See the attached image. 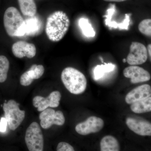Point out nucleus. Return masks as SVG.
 Returning a JSON list of instances; mask_svg holds the SVG:
<instances>
[{
	"mask_svg": "<svg viewBox=\"0 0 151 151\" xmlns=\"http://www.w3.org/2000/svg\"><path fill=\"white\" fill-rule=\"evenodd\" d=\"M8 122L5 118H1L0 120V132H4L6 130Z\"/></svg>",
	"mask_w": 151,
	"mask_h": 151,
	"instance_id": "nucleus-24",
	"label": "nucleus"
},
{
	"mask_svg": "<svg viewBox=\"0 0 151 151\" xmlns=\"http://www.w3.org/2000/svg\"><path fill=\"white\" fill-rule=\"evenodd\" d=\"M132 112L136 113H143L151 112V96L131 104Z\"/></svg>",
	"mask_w": 151,
	"mask_h": 151,
	"instance_id": "nucleus-17",
	"label": "nucleus"
},
{
	"mask_svg": "<svg viewBox=\"0 0 151 151\" xmlns=\"http://www.w3.org/2000/svg\"><path fill=\"white\" fill-rule=\"evenodd\" d=\"M100 151H120L119 141L111 135L103 137L100 141Z\"/></svg>",
	"mask_w": 151,
	"mask_h": 151,
	"instance_id": "nucleus-15",
	"label": "nucleus"
},
{
	"mask_svg": "<svg viewBox=\"0 0 151 151\" xmlns=\"http://www.w3.org/2000/svg\"><path fill=\"white\" fill-rule=\"evenodd\" d=\"M25 142L29 151H43V134L40 126L37 122H32L28 127Z\"/></svg>",
	"mask_w": 151,
	"mask_h": 151,
	"instance_id": "nucleus-5",
	"label": "nucleus"
},
{
	"mask_svg": "<svg viewBox=\"0 0 151 151\" xmlns=\"http://www.w3.org/2000/svg\"><path fill=\"white\" fill-rule=\"evenodd\" d=\"M123 74L126 78L131 79L130 81L132 84L146 82L151 79L150 74L148 71L137 65L126 68L123 71Z\"/></svg>",
	"mask_w": 151,
	"mask_h": 151,
	"instance_id": "nucleus-10",
	"label": "nucleus"
},
{
	"mask_svg": "<svg viewBox=\"0 0 151 151\" xmlns=\"http://www.w3.org/2000/svg\"><path fill=\"white\" fill-rule=\"evenodd\" d=\"M123 62H127V59H123Z\"/></svg>",
	"mask_w": 151,
	"mask_h": 151,
	"instance_id": "nucleus-27",
	"label": "nucleus"
},
{
	"mask_svg": "<svg viewBox=\"0 0 151 151\" xmlns=\"http://www.w3.org/2000/svg\"><path fill=\"white\" fill-rule=\"evenodd\" d=\"M104 126V121L95 116H90L86 121L76 126L75 130L79 134L85 136L92 133L99 132Z\"/></svg>",
	"mask_w": 151,
	"mask_h": 151,
	"instance_id": "nucleus-8",
	"label": "nucleus"
},
{
	"mask_svg": "<svg viewBox=\"0 0 151 151\" xmlns=\"http://www.w3.org/2000/svg\"><path fill=\"white\" fill-rule=\"evenodd\" d=\"M12 51L16 57L22 58L26 57L29 58L34 57L36 54V48L33 44L24 41H19L13 45Z\"/></svg>",
	"mask_w": 151,
	"mask_h": 151,
	"instance_id": "nucleus-12",
	"label": "nucleus"
},
{
	"mask_svg": "<svg viewBox=\"0 0 151 151\" xmlns=\"http://www.w3.org/2000/svg\"><path fill=\"white\" fill-rule=\"evenodd\" d=\"M148 51L146 47L140 42H133L130 47V51L127 62L131 65H141L147 61Z\"/></svg>",
	"mask_w": 151,
	"mask_h": 151,
	"instance_id": "nucleus-7",
	"label": "nucleus"
},
{
	"mask_svg": "<svg viewBox=\"0 0 151 151\" xmlns=\"http://www.w3.org/2000/svg\"><path fill=\"white\" fill-rule=\"evenodd\" d=\"M147 50L148 54L149 55V56L150 57V59L151 61V44L148 45Z\"/></svg>",
	"mask_w": 151,
	"mask_h": 151,
	"instance_id": "nucleus-25",
	"label": "nucleus"
},
{
	"mask_svg": "<svg viewBox=\"0 0 151 151\" xmlns=\"http://www.w3.org/2000/svg\"><path fill=\"white\" fill-rule=\"evenodd\" d=\"M39 119L41 127L45 129H49L53 125L63 126L65 122V117L62 111H55L51 108H47L42 111Z\"/></svg>",
	"mask_w": 151,
	"mask_h": 151,
	"instance_id": "nucleus-6",
	"label": "nucleus"
},
{
	"mask_svg": "<svg viewBox=\"0 0 151 151\" xmlns=\"http://www.w3.org/2000/svg\"><path fill=\"white\" fill-rule=\"evenodd\" d=\"M138 29L144 35L151 37V19H145L141 21L138 26Z\"/></svg>",
	"mask_w": 151,
	"mask_h": 151,
	"instance_id": "nucleus-22",
	"label": "nucleus"
},
{
	"mask_svg": "<svg viewBox=\"0 0 151 151\" xmlns=\"http://www.w3.org/2000/svg\"><path fill=\"white\" fill-rule=\"evenodd\" d=\"M25 20L18 10L13 6L6 9L4 16V24L7 34L12 37H20Z\"/></svg>",
	"mask_w": 151,
	"mask_h": 151,
	"instance_id": "nucleus-3",
	"label": "nucleus"
},
{
	"mask_svg": "<svg viewBox=\"0 0 151 151\" xmlns=\"http://www.w3.org/2000/svg\"><path fill=\"white\" fill-rule=\"evenodd\" d=\"M150 96L151 86L149 84H143L129 92L125 97V101L128 104H132Z\"/></svg>",
	"mask_w": 151,
	"mask_h": 151,
	"instance_id": "nucleus-13",
	"label": "nucleus"
},
{
	"mask_svg": "<svg viewBox=\"0 0 151 151\" xmlns=\"http://www.w3.org/2000/svg\"><path fill=\"white\" fill-rule=\"evenodd\" d=\"M44 71L45 68L43 65L34 64L26 72L30 78L34 80L40 78L43 75Z\"/></svg>",
	"mask_w": 151,
	"mask_h": 151,
	"instance_id": "nucleus-21",
	"label": "nucleus"
},
{
	"mask_svg": "<svg viewBox=\"0 0 151 151\" xmlns=\"http://www.w3.org/2000/svg\"><path fill=\"white\" fill-rule=\"evenodd\" d=\"M61 95L58 91H53L47 97L37 96L33 99V105L39 112L44 111L48 107L57 108L59 106Z\"/></svg>",
	"mask_w": 151,
	"mask_h": 151,
	"instance_id": "nucleus-9",
	"label": "nucleus"
},
{
	"mask_svg": "<svg viewBox=\"0 0 151 151\" xmlns=\"http://www.w3.org/2000/svg\"><path fill=\"white\" fill-rule=\"evenodd\" d=\"M61 79L66 89L72 94H81L86 90L87 86L86 77L76 68H65L61 73Z\"/></svg>",
	"mask_w": 151,
	"mask_h": 151,
	"instance_id": "nucleus-2",
	"label": "nucleus"
},
{
	"mask_svg": "<svg viewBox=\"0 0 151 151\" xmlns=\"http://www.w3.org/2000/svg\"><path fill=\"white\" fill-rule=\"evenodd\" d=\"M56 151H75L71 145L65 142L58 143Z\"/></svg>",
	"mask_w": 151,
	"mask_h": 151,
	"instance_id": "nucleus-23",
	"label": "nucleus"
},
{
	"mask_svg": "<svg viewBox=\"0 0 151 151\" xmlns=\"http://www.w3.org/2000/svg\"><path fill=\"white\" fill-rule=\"evenodd\" d=\"M70 25L67 15L62 11H56L50 15L47 19L46 35L51 41L59 42L67 33Z\"/></svg>",
	"mask_w": 151,
	"mask_h": 151,
	"instance_id": "nucleus-1",
	"label": "nucleus"
},
{
	"mask_svg": "<svg viewBox=\"0 0 151 151\" xmlns=\"http://www.w3.org/2000/svg\"><path fill=\"white\" fill-rule=\"evenodd\" d=\"M40 24L39 20L36 18H32L25 20L24 24L21 32L20 37L25 35H35L39 33L40 31Z\"/></svg>",
	"mask_w": 151,
	"mask_h": 151,
	"instance_id": "nucleus-14",
	"label": "nucleus"
},
{
	"mask_svg": "<svg viewBox=\"0 0 151 151\" xmlns=\"http://www.w3.org/2000/svg\"><path fill=\"white\" fill-rule=\"evenodd\" d=\"M127 127L135 134L142 136H151V123L144 119L128 117Z\"/></svg>",
	"mask_w": 151,
	"mask_h": 151,
	"instance_id": "nucleus-11",
	"label": "nucleus"
},
{
	"mask_svg": "<svg viewBox=\"0 0 151 151\" xmlns=\"http://www.w3.org/2000/svg\"><path fill=\"white\" fill-rule=\"evenodd\" d=\"M20 9L24 15L32 17L37 12L36 5L34 0H18Z\"/></svg>",
	"mask_w": 151,
	"mask_h": 151,
	"instance_id": "nucleus-16",
	"label": "nucleus"
},
{
	"mask_svg": "<svg viewBox=\"0 0 151 151\" xmlns=\"http://www.w3.org/2000/svg\"><path fill=\"white\" fill-rule=\"evenodd\" d=\"M105 1L108 2H120L125 1L127 0H103Z\"/></svg>",
	"mask_w": 151,
	"mask_h": 151,
	"instance_id": "nucleus-26",
	"label": "nucleus"
},
{
	"mask_svg": "<svg viewBox=\"0 0 151 151\" xmlns=\"http://www.w3.org/2000/svg\"><path fill=\"white\" fill-rule=\"evenodd\" d=\"M116 65L113 63H104V64L97 65L93 70V76L95 80L103 78L106 73L112 72L115 69Z\"/></svg>",
	"mask_w": 151,
	"mask_h": 151,
	"instance_id": "nucleus-18",
	"label": "nucleus"
},
{
	"mask_svg": "<svg viewBox=\"0 0 151 151\" xmlns=\"http://www.w3.org/2000/svg\"><path fill=\"white\" fill-rule=\"evenodd\" d=\"M9 62L6 57L0 55V83H3L7 78Z\"/></svg>",
	"mask_w": 151,
	"mask_h": 151,
	"instance_id": "nucleus-20",
	"label": "nucleus"
},
{
	"mask_svg": "<svg viewBox=\"0 0 151 151\" xmlns=\"http://www.w3.org/2000/svg\"><path fill=\"white\" fill-rule=\"evenodd\" d=\"M19 106V104L13 100H9L3 105L5 118L7 121L9 128L12 131L17 129L25 116V112L21 110Z\"/></svg>",
	"mask_w": 151,
	"mask_h": 151,
	"instance_id": "nucleus-4",
	"label": "nucleus"
},
{
	"mask_svg": "<svg viewBox=\"0 0 151 151\" xmlns=\"http://www.w3.org/2000/svg\"><path fill=\"white\" fill-rule=\"evenodd\" d=\"M78 24L84 35L86 37H93L95 36V31L88 19L85 18L80 19Z\"/></svg>",
	"mask_w": 151,
	"mask_h": 151,
	"instance_id": "nucleus-19",
	"label": "nucleus"
}]
</instances>
